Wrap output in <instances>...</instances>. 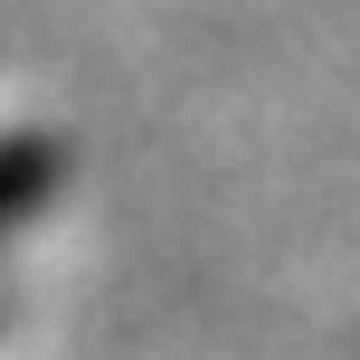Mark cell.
Segmentation results:
<instances>
[{
    "instance_id": "1",
    "label": "cell",
    "mask_w": 360,
    "mask_h": 360,
    "mask_svg": "<svg viewBox=\"0 0 360 360\" xmlns=\"http://www.w3.org/2000/svg\"><path fill=\"white\" fill-rule=\"evenodd\" d=\"M57 190H67V143H48V133H0V247H10L29 218H48Z\"/></svg>"
}]
</instances>
